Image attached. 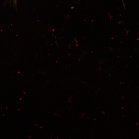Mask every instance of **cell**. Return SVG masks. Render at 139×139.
<instances>
[]
</instances>
